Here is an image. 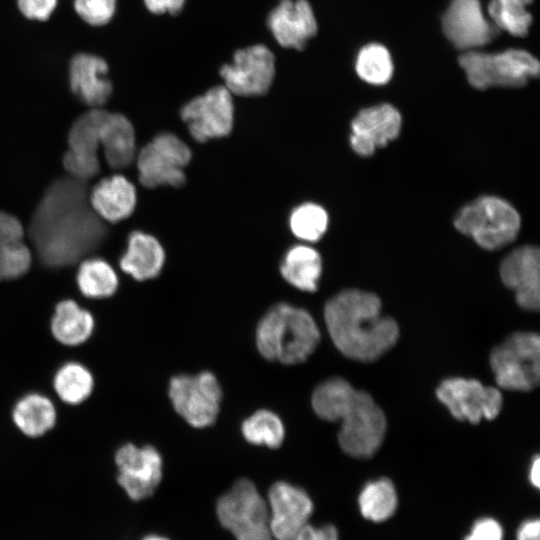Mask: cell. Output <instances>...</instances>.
Returning <instances> with one entry per match:
<instances>
[{"instance_id":"obj_1","label":"cell","mask_w":540,"mask_h":540,"mask_svg":"<svg viewBox=\"0 0 540 540\" xmlns=\"http://www.w3.org/2000/svg\"><path fill=\"white\" fill-rule=\"evenodd\" d=\"M29 234L43 264L64 267L98 248L107 228L88 201L86 181L71 176L57 179L45 191Z\"/></svg>"},{"instance_id":"obj_2","label":"cell","mask_w":540,"mask_h":540,"mask_svg":"<svg viewBox=\"0 0 540 540\" xmlns=\"http://www.w3.org/2000/svg\"><path fill=\"white\" fill-rule=\"evenodd\" d=\"M324 318L334 345L354 360L378 359L399 337L397 323L381 315V301L371 292L341 291L327 301Z\"/></svg>"},{"instance_id":"obj_3","label":"cell","mask_w":540,"mask_h":540,"mask_svg":"<svg viewBox=\"0 0 540 540\" xmlns=\"http://www.w3.org/2000/svg\"><path fill=\"white\" fill-rule=\"evenodd\" d=\"M311 403L320 418L341 421L338 442L346 454L366 458L379 449L386 419L368 393L354 389L342 378H331L314 389Z\"/></svg>"},{"instance_id":"obj_4","label":"cell","mask_w":540,"mask_h":540,"mask_svg":"<svg viewBox=\"0 0 540 540\" xmlns=\"http://www.w3.org/2000/svg\"><path fill=\"white\" fill-rule=\"evenodd\" d=\"M320 331L311 314L288 303L271 307L256 329V346L267 360L285 365L305 361L316 349Z\"/></svg>"},{"instance_id":"obj_5","label":"cell","mask_w":540,"mask_h":540,"mask_svg":"<svg viewBox=\"0 0 540 540\" xmlns=\"http://www.w3.org/2000/svg\"><path fill=\"white\" fill-rule=\"evenodd\" d=\"M521 225L520 215L507 201L491 195L465 205L454 219L455 228L486 250L511 243Z\"/></svg>"},{"instance_id":"obj_6","label":"cell","mask_w":540,"mask_h":540,"mask_svg":"<svg viewBox=\"0 0 540 540\" xmlns=\"http://www.w3.org/2000/svg\"><path fill=\"white\" fill-rule=\"evenodd\" d=\"M459 64L471 86L482 90L493 86L520 87L540 71L539 61L522 49L493 54L470 50L459 57Z\"/></svg>"},{"instance_id":"obj_7","label":"cell","mask_w":540,"mask_h":540,"mask_svg":"<svg viewBox=\"0 0 540 540\" xmlns=\"http://www.w3.org/2000/svg\"><path fill=\"white\" fill-rule=\"evenodd\" d=\"M497 385L506 390L530 391L540 378V338L532 332L508 336L490 354Z\"/></svg>"},{"instance_id":"obj_8","label":"cell","mask_w":540,"mask_h":540,"mask_svg":"<svg viewBox=\"0 0 540 540\" xmlns=\"http://www.w3.org/2000/svg\"><path fill=\"white\" fill-rule=\"evenodd\" d=\"M221 525L236 540H273L266 501L252 481L242 478L222 495L216 505Z\"/></svg>"},{"instance_id":"obj_9","label":"cell","mask_w":540,"mask_h":540,"mask_svg":"<svg viewBox=\"0 0 540 540\" xmlns=\"http://www.w3.org/2000/svg\"><path fill=\"white\" fill-rule=\"evenodd\" d=\"M191 150L170 132L156 135L139 152V181L147 188L180 187L186 181L184 168L191 160Z\"/></svg>"},{"instance_id":"obj_10","label":"cell","mask_w":540,"mask_h":540,"mask_svg":"<svg viewBox=\"0 0 540 540\" xmlns=\"http://www.w3.org/2000/svg\"><path fill=\"white\" fill-rule=\"evenodd\" d=\"M168 394L175 411L195 428L212 425L219 414L222 390L209 371L172 377Z\"/></svg>"},{"instance_id":"obj_11","label":"cell","mask_w":540,"mask_h":540,"mask_svg":"<svg viewBox=\"0 0 540 540\" xmlns=\"http://www.w3.org/2000/svg\"><path fill=\"white\" fill-rule=\"evenodd\" d=\"M232 95L261 96L268 92L276 74V59L270 48L258 43L236 50L219 71Z\"/></svg>"},{"instance_id":"obj_12","label":"cell","mask_w":540,"mask_h":540,"mask_svg":"<svg viewBox=\"0 0 540 540\" xmlns=\"http://www.w3.org/2000/svg\"><path fill=\"white\" fill-rule=\"evenodd\" d=\"M180 116L198 142L225 137L234 123L233 95L223 84L211 87L185 103Z\"/></svg>"},{"instance_id":"obj_13","label":"cell","mask_w":540,"mask_h":540,"mask_svg":"<svg viewBox=\"0 0 540 540\" xmlns=\"http://www.w3.org/2000/svg\"><path fill=\"white\" fill-rule=\"evenodd\" d=\"M436 395L456 419L473 424L483 418L494 419L502 407L501 392L475 379H446L438 386Z\"/></svg>"},{"instance_id":"obj_14","label":"cell","mask_w":540,"mask_h":540,"mask_svg":"<svg viewBox=\"0 0 540 540\" xmlns=\"http://www.w3.org/2000/svg\"><path fill=\"white\" fill-rule=\"evenodd\" d=\"M115 462L118 484L134 501L150 497L162 480V457L153 446L127 443L116 451Z\"/></svg>"},{"instance_id":"obj_15","label":"cell","mask_w":540,"mask_h":540,"mask_svg":"<svg viewBox=\"0 0 540 540\" xmlns=\"http://www.w3.org/2000/svg\"><path fill=\"white\" fill-rule=\"evenodd\" d=\"M104 112L100 108H92L72 124L68 133L69 148L63 156V165L70 176L86 181L98 174L97 152Z\"/></svg>"},{"instance_id":"obj_16","label":"cell","mask_w":540,"mask_h":540,"mask_svg":"<svg viewBox=\"0 0 540 540\" xmlns=\"http://www.w3.org/2000/svg\"><path fill=\"white\" fill-rule=\"evenodd\" d=\"M268 503L269 526L275 540H293L313 513L310 496L302 488L285 481L270 487Z\"/></svg>"},{"instance_id":"obj_17","label":"cell","mask_w":540,"mask_h":540,"mask_svg":"<svg viewBox=\"0 0 540 540\" xmlns=\"http://www.w3.org/2000/svg\"><path fill=\"white\" fill-rule=\"evenodd\" d=\"M442 25L448 40L463 50L484 46L498 33V28L485 18L479 0H452Z\"/></svg>"},{"instance_id":"obj_18","label":"cell","mask_w":540,"mask_h":540,"mask_svg":"<svg viewBox=\"0 0 540 540\" xmlns=\"http://www.w3.org/2000/svg\"><path fill=\"white\" fill-rule=\"evenodd\" d=\"M401 126V115L394 106L381 104L365 108L351 122V147L360 156H370L376 148L396 139Z\"/></svg>"},{"instance_id":"obj_19","label":"cell","mask_w":540,"mask_h":540,"mask_svg":"<svg viewBox=\"0 0 540 540\" xmlns=\"http://www.w3.org/2000/svg\"><path fill=\"white\" fill-rule=\"evenodd\" d=\"M500 276L515 293L517 304L526 310L540 305V253L535 246H522L509 253L501 263Z\"/></svg>"},{"instance_id":"obj_20","label":"cell","mask_w":540,"mask_h":540,"mask_svg":"<svg viewBox=\"0 0 540 540\" xmlns=\"http://www.w3.org/2000/svg\"><path fill=\"white\" fill-rule=\"evenodd\" d=\"M267 27L283 48L302 50L317 33V21L307 0H280L267 16Z\"/></svg>"},{"instance_id":"obj_21","label":"cell","mask_w":540,"mask_h":540,"mask_svg":"<svg viewBox=\"0 0 540 540\" xmlns=\"http://www.w3.org/2000/svg\"><path fill=\"white\" fill-rule=\"evenodd\" d=\"M107 62L96 55L79 53L69 65V81L73 93L85 104L99 108L110 98L113 86L107 78Z\"/></svg>"},{"instance_id":"obj_22","label":"cell","mask_w":540,"mask_h":540,"mask_svg":"<svg viewBox=\"0 0 540 540\" xmlns=\"http://www.w3.org/2000/svg\"><path fill=\"white\" fill-rule=\"evenodd\" d=\"M136 189L122 175L103 178L91 190L89 203L94 212L109 222L129 217L136 205Z\"/></svg>"},{"instance_id":"obj_23","label":"cell","mask_w":540,"mask_h":540,"mask_svg":"<svg viewBox=\"0 0 540 540\" xmlns=\"http://www.w3.org/2000/svg\"><path fill=\"white\" fill-rule=\"evenodd\" d=\"M165 262L160 242L150 234L134 231L128 237L127 249L120 259V267L135 280L155 278Z\"/></svg>"},{"instance_id":"obj_24","label":"cell","mask_w":540,"mask_h":540,"mask_svg":"<svg viewBox=\"0 0 540 540\" xmlns=\"http://www.w3.org/2000/svg\"><path fill=\"white\" fill-rule=\"evenodd\" d=\"M100 144L112 168L128 167L136 153L134 128L128 118L105 110L100 125Z\"/></svg>"},{"instance_id":"obj_25","label":"cell","mask_w":540,"mask_h":540,"mask_svg":"<svg viewBox=\"0 0 540 540\" xmlns=\"http://www.w3.org/2000/svg\"><path fill=\"white\" fill-rule=\"evenodd\" d=\"M23 238L20 221L0 211V280L17 278L29 269L31 253Z\"/></svg>"},{"instance_id":"obj_26","label":"cell","mask_w":540,"mask_h":540,"mask_svg":"<svg viewBox=\"0 0 540 540\" xmlns=\"http://www.w3.org/2000/svg\"><path fill=\"white\" fill-rule=\"evenodd\" d=\"M94 318L73 300L59 302L51 319V332L61 344L76 346L92 335Z\"/></svg>"},{"instance_id":"obj_27","label":"cell","mask_w":540,"mask_h":540,"mask_svg":"<svg viewBox=\"0 0 540 540\" xmlns=\"http://www.w3.org/2000/svg\"><path fill=\"white\" fill-rule=\"evenodd\" d=\"M280 273L295 288L314 292L322 273L321 256L308 245H295L286 252L280 265Z\"/></svg>"},{"instance_id":"obj_28","label":"cell","mask_w":540,"mask_h":540,"mask_svg":"<svg viewBox=\"0 0 540 540\" xmlns=\"http://www.w3.org/2000/svg\"><path fill=\"white\" fill-rule=\"evenodd\" d=\"M12 417L22 433L29 437H40L55 425L56 410L49 398L31 393L16 403Z\"/></svg>"},{"instance_id":"obj_29","label":"cell","mask_w":540,"mask_h":540,"mask_svg":"<svg viewBox=\"0 0 540 540\" xmlns=\"http://www.w3.org/2000/svg\"><path fill=\"white\" fill-rule=\"evenodd\" d=\"M358 505L365 519L378 523L388 520L398 506L394 484L387 478L368 482L359 494Z\"/></svg>"},{"instance_id":"obj_30","label":"cell","mask_w":540,"mask_h":540,"mask_svg":"<svg viewBox=\"0 0 540 540\" xmlns=\"http://www.w3.org/2000/svg\"><path fill=\"white\" fill-rule=\"evenodd\" d=\"M77 284L86 297L106 298L117 290L118 277L108 262L100 258H90L79 266Z\"/></svg>"},{"instance_id":"obj_31","label":"cell","mask_w":540,"mask_h":540,"mask_svg":"<svg viewBox=\"0 0 540 540\" xmlns=\"http://www.w3.org/2000/svg\"><path fill=\"white\" fill-rule=\"evenodd\" d=\"M53 386L62 401L77 405L91 395L94 380L85 366L77 362H69L58 369L53 379Z\"/></svg>"},{"instance_id":"obj_32","label":"cell","mask_w":540,"mask_h":540,"mask_svg":"<svg viewBox=\"0 0 540 540\" xmlns=\"http://www.w3.org/2000/svg\"><path fill=\"white\" fill-rule=\"evenodd\" d=\"M533 0H490L488 13L493 24L513 36L527 35L532 15L526 10Z\"/></svg>"},{"instance_id":"obj_33","label":"cell","mask_w":540,"mask_h":540,"mask_svg":"<svg viewBox=\"0 0 540 540\" xmlns=\"http://www.w3.org/2000/svg\"><path fill=\"white\" fill-rule=\"evenodd\" d=\"M244 438L254 445L278 448L285 437L282 420L272 411L261 409L248 417L241 426Z\"/></svg>"},{"instance_id":"obj_34","label":"cell","mask_w":540,"mask_h":540,"mask_svg":"<svg viewBox=\"0 0 540 540\" xmlns=\"http://www.w3.org/2000/svg\"><path fill=\"white\" fill-rule=\"evenodd\" d=\"M355 68L363 81L373 85L386 84L393 74L389 51L377 43L368 44L359 51Z\"/></svg>"},{"instance_id":"obj_35","label":"cell","mask_w":540,"mask_h":540,"mask_svg":"<svg viewBox=\"0 0 540 540\" xmlns=\"http://www.w3.org/2000/svg\"><path fill=\"white\" fill-rule=\"evenodd\" d=\"M289 226L297 238L314 242L324 235L328 226V215L318 204L303 203L292 210Z\"/></svg>"},{"instance_id":"obj_36","label":"cell","mask_w":540,"mask_h":540,"mask_svg":"<svg viewBox=\"0 0 540 540\" xmlns=\"http://www.w3.org/2000/svg\"><path fill=\"white\" fill-rule=\"evenodd\" d=\"M117 0H74V9L82 20L92 26L107 24L114 16Z\"/></svg>"},{"instance_id":"obj_37","label":"cell","mask_w":540,"mask_h":540,"mask_svg":"<svg viewBox=\"0 0 540 540\" xmlns=\"http://www.w3.org/2000/svg\"><path fill=\"white\" fill-rule=\"evenodd\" d=\"M464 540H503L501 524L489 517L475 521Z\"/></svg>"},{"instance_id":"obj_38","label":"cell","mask_w":540,"mask_h":540,"mask_svg":"<svg viewBox=\"0 0 540 540\" xmlns=\"http://www.w3.org/2000/svg\"><path fill=\"white\" fill-rule=\"evenodd\" d=\"M20 12L28 19L45 21L57 5V0H17Z\"/></svg>"},{"instance_id":"obj_39","label":"cell","mask_w":540,"mask_h":540,"mask_svg":"<svg viewBox=\"0 0 540 540\" xmlns=\"http://www.w3.org/2000/svg\"><path fill=\"white\" fill-rule=\"evenodd\" d=\"M293 540H339L338 531L331 524L315 527L305 525Z\"/></svg>"},{"instance_id":"obj_40","label":"cell","mask_w":540,"mask_h":540,"mask_svg":"<svg viewBox=\"0 0 540 540\" xmlns=\"http://www.w3.org/2000/svg\"><path fill=\"white\" fill-rule=\"evenodd\" d=\"M145 7L153 14H170L174 15L179 13L186 0H143Z\"/></svg>"},{"instance_id":"obj_41","label":"cell","mask_w":540,"mask_h":540,"mask_svg":"<svg viewBox=\"0 0 540 540\" xmlns=\"http://www.w3.org/2000/svg\"><path fill=\"white\" fill-rule=\"evenodd\" d=\"M540 520L538 518L524 521L517 530V540H540Z\"/></svg>"},{"instance_id":"obj_42","label":"cell","mask_w":540,"mask_h":540,"mask_svg":"<svg viewBox=\"0 0 540 540\" xmlns=\"http://www.w3.org/2000/svg\"><path fill=\"white\" fill-rule=\"evenodd\" d=\"M529 480L535 488H539L540 486V459L538 455H536L531 462L530 469H529Z\"/></svg>"},{"instance_id":"obj_43","label":"cell","mask_w":540,"mask_h":540,"mask_svg":"<svg viewBox=\"0 0 540 540\" xmlns=\"http://www.w3.org/2000/svg\"><path fill=\"white\" fill-rule=\"evenodd\" d=\"M142 540H170V539L161 535L152 534V535H147Z\"/></svg>"}]
</instances>
